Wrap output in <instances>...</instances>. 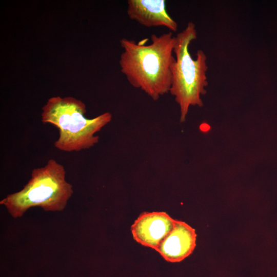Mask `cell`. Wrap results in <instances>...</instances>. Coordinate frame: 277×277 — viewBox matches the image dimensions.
Returning a JSON list of instances; mask_svg holds the SVG:
<instances>
[{
  "mask_svg": "<svg viewBox=\"0 0 277 277\" xmlns=\"http://www.w3.org/2000/svg\"><path fill=\"white\" fill-rule=\"evenodd\" d=\"M196 239L194 228L184 222L176 220L173 228L156 251L166 261L179 262L192 253L196 246Z\"/></svg>",
  "mask_w": 277,
  "mask_h": 277,
  "instance_id": "obj_6",
  "label": "cell"
},
{
  "mask_svg": "<svg viewBox=\"0 0 277 277\" xmlns=\"http://www.w3.org/2000/svg\"><path fill=\"white\" fill-rule=\"evenodd\" d=\"M151 43H136L126 38L120 40L123 51L119 64L121 72L133 87L140 89L157 101L169 92L172 69L176 61L173 55L175 36L171 32L151 35Z\"/></svg>",
  "mask_w": 277,
  "mask_h": 277,
  "instance_id": "obj_1",
  "label": "cell"
},
{
  "mask_svg": "<svg viewBox=\"0 0 277 277\" xmlns=\"http://www.w3.org/2000/svg\"><path fill=\"white\" fill-rule=\"evenodd\" d=\"M175 220L165 212L142 213L131 227L133 239L156 251L173 228Z\"/></svg>",
  "mask_w": 277,
  "mask_h": 277,
  "instance_id": "obj_5",
  "label": "cell"
},
{
  "mask_svg": "<svg viewBox=\"0 0 277 277\" xmlns=\"http://www.w3.org/2000/svg\"><path fill=\"white\" fill-rule=\"evenodd\" d=\"M197 38L195 26L192 22L175 36L173 52L176 61L173 65L172 81L169 92L174 97L180 110V122H184L191 106L202 107L201 96L206 93L208 86L207 56L197 50L193 59L189 51L190 43Z\"/></svg>",
  "mask_w": 277,
  "mask_h": 277,
  "instance_id": "obj_4",
  "label": "cell"
},
{
  "mask_svg": "<svg viewBox=\"0 0 277 277\" xmlns=\"http://www.w3.org/2000/svg\"><path fill=\"white\" fill-rule=\"evenodd\" d=\"M127 4L130 19L147 27L162 26L177 31V24L167 13L165 0H128Z\"/></svg>",
  "mask_w": 277,
  "mask_h": 277,
  "instance_id": "obj_7",
  "label": "cell"
},
{
  "mask_svg": "<svg viewBox=\"0 0 277 277\" xmlns=\"http://www.w3.org/2000/svg\"><path fill=\"white\" fill-rule=\"evenodd\" d=\"M85 104L72 96L50 97L42 108V122L51 124L59 131L58 138L54 143L57 149L65 152L87 149L98 142L95 134L112 119L110 112L88 118Z\"/></svg>",
  "mask_w": 277,
  "mask_h": 277,
  "instance_id": "obj_2",
  "label": "cell"
},
{
  "mask_svg": "<svg viewBox=\"0 0 277 277\" xmlns=\"http://www.w3.org/2000/svg\"><path fill=\"white\" fill-rule=\"evenodd\" d=\"M73 193L66 180L64 167L54 159L34 168L23 188L7 195L0 202L14 218L22 217L30 208L39 207L46 211L63 210Z\"/></svg>",
  "mask_w": 277,
  "mask_h": 277,
  "instance_id": "obj_3",
  "label": "cell"
}]
</instances>
